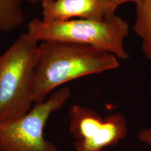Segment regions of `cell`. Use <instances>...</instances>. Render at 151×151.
Instances as JSON below:
<instances>
[{
    "mask_svg": "<svg viewBox=\"0 0 151 151\" xmlns=\"http://www.w3.org/2000/svg\"><path fill=\"white\" fill-rule=\"evenodd\" d=\"M69 118L74 151H103L128 135L127 122L122 113L102 117L91 108L74 104Z\"/></svg>",
    "mask_w": 151,
    "mask_h": 151,
    "instance_id": "obj_5",
    "label": "cell"
},
{
    "mask_svg": "<svg viewBox=\"0 0 151 151\" xmlns=\"http://www.w3.org/2000/svg\"><path fill=\"white\" fill-rule=\"evenodd\" d=\"M119 67L116 56L97 47L63 41L40 42L33 81L34 102L44 101L69 81Z\"/></svg>",
    "mask_w": 151,
    "mask_h": 151,
    "instance_id": "obj_1",
    "label": "cell"
},
{
    "mask_svg": "<svg viewBox=\"0 0 151 151\" xmlns=\"http://www.w3.org/2000/svg\"><path fill=\"white\" fill-rule=\"evenodd\" d=\"M44 21L56 22L71 19H104L116 14L107 0H52L41 4Z\"/></svg>",
    "mask_w": 151,
    "mask_h": 151,
    "instance_id": "obj_6",
    "label": "cell"
},
{
    "mask_svg": "<svg viewBox=\"0 0 151 151\" xmlns=\"http://www.w3.org/2000/svg\"><path fill=\"white\" fill-rule=\"evenodd\" d=\"M27 33L34 40L63 41L90 45L126 60L129 54L124 40L129 33V24L121 17L113 15L104 19L76 18L47 22L35 18L29 22Z\"/></svg>",
    "mask_w": 151,
    "mask_h": 151,
    "instance_id": "obj_2",
    "label": "cell"
},
{
    "mask_svg": "<svg viewBox=\"0 0 151 151\" xmlns=\"http://www.w3.org/2000/svg\"><path fill=\"white\" fill-rule=\"evenodd\" d=\"M136 5L134 31L141 39L145 56L151 60V0H139Z\"/></svg>",
    "mask_w": 151,
    "mask_h": 151,
    "instance_id": "obj_7",
    "label": "cell"
},
{
    "mask_svg": "<svg viewBox=\"0 0 151 151\" xmlns=\"http://www.w3.org/2000/svg\"><path fill=\"white\" fill-rule=\"evenodd\" d=\"M24 0H0V31H14L24 22Z\"/></svg>",
    "mask_w": 151,
    "mask_h": 151,
    "instance_id": "obj_8",
    "label": "cell"
},
{
    "mask_svg": "<svg viewBox=\"0 0 151 151\" xmlns=\"http://www.w3.org/2000/svg\"><path fill=\"white\" fill-rule=\"evenodd\" d=\"M137 139L139 141L148 145L151 148V127L139 130L137 133Z\"/></svg>",
    "mask_w": 151,
    "mask_h": 151,
    "instance_id": "obj_9",
    "label": "cell"
},
{
    "mask_svg": "<svg viewBox=\"0 0 151 151\" xmlns=\"http://www.w3.org/2000/svg\"><path fill=\"white\" fill-rule=\"evenodd\" d=\"M38 46L24 32L0 54V123L20 118L35 104L32 90Z\"/></svg>",
    "mask_w": 151,
    "mask_h": 151,
    "instance_id": "obj_3",
    "label": "cell"
},
{
    "mask_svg": "<svg viewBox=\"0 0 151 151\" xmlns=\"http://www.w3.org/2000/svg\"><path fill=\"white\" fill-rule=\"evenodd\" d=\"M71 96L69 88H59L48 99L35 103L24 116L0 123V151H58L44 137V129L52 113L62 108Z\"/></svg>",
    "mask_w": 151,
    "mask_h": 151,
    "instance_id": "obj_4",
    "label": "cell"
},
{
    "mask_svg": "<svg viewBox=\"0 0 151 151\" xmlns=\"http://www.w3.org/2000/svg\"><path fill=\"white\" fill-rule=\"evenodd\" d=\"M24 1H29V2H31V3H39V2H40L41 4H42L43 2H46V1H52V0H24Z\"/></svg>",
    "mask_w": 151,
    "mask_h": 151,
    "instance_id": "obj_11",
    "label": "cell"
},
{
    "mask_svg": "<svg viewBox=\"0 0 151 151\" xmlns=\"http://www.w3.org/2000/svg\"><path fill=\"white\" fill-rule=\"evenodd\" d=\"M111 4H112L115 8L117 9L118 6L126 3L136 4L139 0H107Z\"/></svg>",
    "mask_w": 151,
    "mask_h": 151,
    "instance_id": "obj_10",
    "label": "cell"
}]
</instances>
